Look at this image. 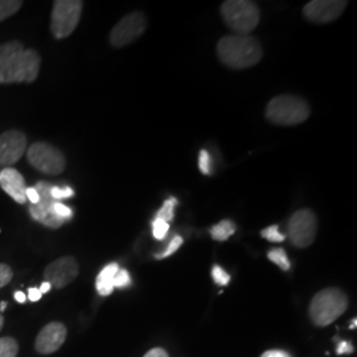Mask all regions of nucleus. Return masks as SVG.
<instances>
[{"instance_id":"393cba45","label":"nucleus","mask_w":357,"mask_h":357,"mask_svg":"<svg viewBox=\"0 0 357 357\" xmlns=\"http://www.w3.org/2000/svg\"><path fill=\"white\" fill-rule=\"evenodd\" d=\"M181 245H183V238H181L180 236H175V237L169 241V243H168V246L165 249V252H163V253H160V255H155V258H156V259L167 258V257H169V255L176 253L178 248H180Z\"/></svg>"},{"instance_id":"ea45409f","label":"nucleus","mask_w":357,"mask_h":357,"mask_svg":"<svg viewBox=\"0 0 357 357\" xmlns=\"http://www.w3.org/2000/svg\"><path fill=\"white\" fill-rule=\"evenodd\" d=\"M3 324H4V318H3V315L0 314V331H1V328H3Z\"/></svg>"},{"instance_id":"5701e85b","label":"nucleus","mask_w":357,"mask_h":357,"mask_svg":"<svg viewBox=\"0 0 357 357\" xmlns=\"http://www.w3.org/2000/svg\"><path fill=\"white\" fill-rule=\"evenodd\" d=\"M168 230H169L168 222L160 220V218H155V220H153V237H155L156 240H165Z\"/></svg>"},{"instance_id":"58836bf2","label":"nucleus","mask_w":357,"mask_h":357,"mask_svg":"<svg viewBox=\"0 0 357 357\" xmlns=\"http://www.w3.org/2000/svg\"><path fill=\"white\" fill-rule=\"evenodd\" d=\"M6 307H7V303H6V302H1V303H0V311H4Z\"/></svg>"},{"instance_id":"f3484780","label":"nucleus","mask_w":357,"mask_h":357,"mask_svg":"<svg viewBox=\"0 0 357 357\" xmlns=\"http://www.w3.org/2000/svg\"><path fill=\"white\" fill-rule=\"evenodd\" d=\"M236 224L230 220H222L211 228V236L216 241H227L230 236L236 233Z\"/></svg>"},{"instance_id":"9b49d317","label":"nucleus","mask_w":357,"mask_h":357,"mask_svg":"<svg viewBox=\"0 0 357 357\" xmlns=\"http://www.w3.org/2000/svg\"><path fill=\"white\" fill-rule=\"evenodd\" d=\"M78 275V264L73 257H61L51 262L44 270V278L56 289H64Z\"/></svg>"},{"instance_id":"4c0bfd02","label":"nucleus","mask_w":357,"mask_h":357,"mask_svg":"<svg viewBox=\"0 0 357 357\" xmlns=\"http://www.w3.org/2000/svg\"><path fill=\"white\" fill-rule=\"evenodd\" d=\"M356 327H357V320L354 319V320H352V323H351V326H349V328H351V330H355V328H356Z\"/></svg>"},{"instance_id":"c9c22d12","label":"nucleus","mask_w":357,"mask_h":357,"mask_svg":"<svg viewBox=\"0 0 357 357\" xmlns=\"http://www.w3.org/2000/svg\"><path fill=\"white\" fill-rule=\"evenodd\" d=\"M51 287L52 286L50 284V283H48V282H43L38 290H40V293L41 294H47L48 291H50V290H51Z\"/></svg>"},{"instance_id":"423d86ee","label":"nucleus","mask_w":357,"mask_h":357,"mask_svg":"<svg viewBox=\"0 0 357 357\" xmlns=\"http://www.w3.org/2000/svg\"><path fill=\"white\" fill-rule=\"evenodd\" d=\"M26 159L38 172L51 176L63 174L66 167L64 153L47 142L32 143L26 151Z\"/></svg>"},{"instance_id":"f8f14e48","label":"nucleus","mask_w":357,"mask_h":357,"mask_svg":"<svg viewBox=\"0 0 357 357\" xmlns=\"http://www.w3.org/2000/svg\"><path fill=\"white\" fill-rule=\"evenodd\" d=\"M344 0H312L303 8V15L312 23H331L336 20L347 7Z\"/></svg>"},{"instance_id":"cd10ccee","label":"nucleus","mask_w":357,"mask_h":357,"mask_svg":"<svg viewBox=\"0 0 357 357\" xmlns=\"http://www.w3.org/2000/svg\"><path fill=\"white\" fill-rule=\"evenodd\" d=\"M51 196L56 202H60L63 199H69V197L75 196V191L70 187H64V188L52 187Z\"/></svg>"},{"instance_id":"a211bd4d","label":"nucleus","mask_w":357,"mask_h":357,"mask_svg":"<svg viewBox=\"0 0 357 357\" xmlns=\"http://www.w3.org/2000/svg\"><path fill=\"white\" fill-rule=\"evenodd\" d=\"M23 6L20 0H0V22L17 13Z\"/></svg>"},{"instance_id":"7ed1b4c3","label":"nucleus","mask_w":357,"mask_h":357,"mask_svg":"<svg viewBox=\"0 0 357 357\" xmlns=\"http://www.w3.org/2000/svg\"><path fill=\"white\" fill-rule=\"evenodd\" d=\"M310 114L311 109L306 100L293 94L274 97L266 107V118L280 126L301 125L307 121Z\"/></svg>"},{"instance_id":"f03ea898","label":"nucleus","mask_w":357,"mask_h":357,"mask_svg":"<svg viewBox=\"0 0 357 357\" xmlns=\"http://www.w3.org/2000/svg\"><path fill=\"white\" fill-rule=\"evenodd\" d=\"M221 63L231 69H248L258 64L264 56L259 41L250 35H227L217 44Z\"/></svg>"},{"instance_id":"a878e982","label":"nucleus","mask_w":357,"mask_h":357,"mask_svg":"<svg viewBox=\"0 0 357 357\" xmlns=\"http://www.w3.org/2000/svg\"><path fill=\"white\" fill-rule=\"evenodd\" d=\"M130 284H131V277H130L128 270L119 268L114 277V289L115 287L125 289V287H128Z\"/></svg>"},{"instance_id":"ddd939ff","label":"nucleus","mask_w":357,"mask_h":357,"mask_svg":"<svg viewBox=\"0 0 357 357\" xmlns=\"http://www.w3.org/2000/svg\"><path fill=\"white\" fill-rule=\"evenodd\" d=\"M26 150V137L19 130H8L0 135V165H15Z\"/></svg>"},{"instance_id":"1a4fd4ad","label":"nucleus","mask_w":357,"mask_h":357,"mask_svg":"<svg viewBox=\"0 0 357 357\" xmlns=\"http://www.w3.org/2000/svg\"><path fill=\"white\" fill-rule=\"evenodd\" d=\"M52 187L53 185L47 181H38L36 187H33L38 193V203L31 204L29 215L40 224L52 229H59L61 225H64L66 220L54 213V204L57 202L51 196Z\"/></svg>"},{"instance_id":"7c9ffc66","label":"nucleus","mask_w":357,"mask_h":357,"mask_svg":"<svg viewBox=\"0 0 357 357\" xmlns=\"http://www.w3.org/2000/svg\"><path fill=\"white\" fill-rule=\"evenodd\" d=\"M354 351H355L354 345H352V343L347 342V340L339 342V344L336 347V354H337L339 356H340V355H349V354H352Z\"/></svg>"},{"instance_id":"bb28decb","label":"nucleus","mask_w":357,"mask_h":357,"mask_svg":"<svg viewBox=\"0 0 357 357\" xmlns=\"http://www.w3.org/2000/svg\"><path fill=\"white\" fill-rule=\"evenodd\" d=\"M212 160H211V155L206 150H202L199 155V168L202 171V174L204 175H211L212 172Z\"/></svg>"},{"instance_id":"6ab92c4d","label":"nucleus","mask_w":357,"mask_h":357,"mask_svg":"<svg viewBox=\"0 0 357 357\" xmlns=\"http://www.w3.org/2000/svg\"><path fill=\"white\" fill-rule=\"evenodd\" d=\"M268 258L273 264H275L278 268H281L283 271H287L290 266H291L289 257H287L286 252L281 249V248L271 249L268 253Z\"/></svg>"},{"instance_id":"473e14b6","label":"nucleus","mask_w":357,"mask_h":357,"mask_svg":"<svg viewBox=\"0 0 357 357\" xmlns=\"http://www.w3.org/2000/svg\"><path fill=\"white\" fill-rule=\"evenodd\" d=\"M26 200H29L31 202V204L35 205L38 203V193L33 187H31V188H26Z\"/></svg>"},{"instance_id":"e433bc0d","label":"nucleus","mask_w":357,"mask_h":357,"mask_svg":"<svg viewBox=\"0 0 357 357\" xmlns=\"http://www.w3.org/2000/svg\"><path fill=\"white\" fill-rule=\"evenodd\" d=\"M15 299L19 302V303H24L26 302V295L22 291H16L15 293Z\"/></svg>"},{"instance_id":"aec40b11","label":"nucleus","mask_w":357,"mask_h":357,"mask_svg":"<svg viewBox=\"0 0 357 357\" xmlns=\"http://www.w3.org/2000/svg\"><path fill=\"white\" fill-rule=\"evenodd\" d=\"M178 204L176 197H169L168 200L165 202L163 206L159 209V212L156 213V218H160L166 222H171L175 217V208Z\"/></svg>"},{"instance_id":"2f4dec72","label":"nucleus","mask_w":357,"mask_h":357,"mask_svg":"<svg viewBox=\"0 0 357 357\" xmlns=\"http://www.w3.org/2000/svg\"><path fill=\"white\" fill-rule=\"evenodd\" d=\"M261 357H291V355L282 349H270V351L264 352Z\"/></svg>"},{"instance_id":"f257e3e1","label":"nucleus","mask_w":357,"mask_h":357,"mask_svg":"<svg viewBox=\"0 0 357 357\" xmlns=\"http://www.w3.org/2000/svg\"><path fill=\"white\" fill-rule=\"evenodd\" d=\"M40 65L38 52L26 50L20 41L0 45V84H31L38 78Z\"/></svg>"},{"instance_id":"2eb2a0df","label":"nucleus","mask_w":357,"mask_h":357,"mask_svg":"<svg viewBox=\"0 0 357 357\" xmlns=\"http://www.w3.org/2000/svg\"><path fill=\"white\" fill-rule=\"evenodd\" d=\"M0 187L8 196H11L13 200L19 204L26 203V187L24 178L19 171L15 168H4L0 172Z\"/></svg>"},{"instance_id":"39448f33","label":"nucleus","mask_w":357,"mask_h":357,"mask_svg":"<svg viewBox=\"0 0 357 357\" xmlns=\"http://www.w3.org/2000/svg\"><path fill=\"white\" fill-rule=\"evenodd\" d=\"M221 16L234 35H249L258 26L261 13L249 0H227L221 4Z\"/></svg>"},{"instance_id":"0eeeda50","label":"nucleus","mask_w":357,"mask_h":357,"mask_svg":"<svg viewBox=\"0 0 357 357\" xmlns=\"http://www.w3.org/2000/svg\"><path fill=\"white\" fill-rule=\"evenodd\" d=\"M82 1L79 0H57L53 3L51 16V32L53 38L70 36L81 19Z\"/></svg>"},{"instance_id":"4468645a","label":"nucleus","mask_w":357,"mask_h":357,"mask_svg":"<svg viewBox=\"0 0 357 357\" xmlns=\"http://www.w3.org/2000/svg\"><path fill=\"white\" fill-rule=\"evenodd\" d=\"M66 327L60 321H52L38 332L35 348L40 355H51L61 348L66 340Z\"/></svg>"},{"instance_id":"9d476101","label":"nucleus","mask_w":357,"mask_h":357,"mask_svg":"<svg viewBox=\"0 0 357 357\" xmlns=\"http://www.w3.org/2000/svg\"><path fill=\"white\" fill-rule=\"evenodd\" d=\"M147 28V19L142 13H131L121 19L110 32V43L115 48H122L141 38Z\"/></svg>"},{"instance_id":"412c9836","label":"nucleus","mask_w":357,"mask_h":357,"mask_svg":"<svg viewBox=\"0 0 357 357\" xmlns=\"http://www.w3.org/2000/svg\"><path fill=\"white\" fill-rule=\"evenodd\" d=\"M19 352V344L13 337L0 339V357H16Z\"/></svg>"},{"instance_id":"f704fd0d","label":"nucleus","mask_w":357,"mask_h":357,"mask_svg":"<svg viewBox=\"0 0 357 357\" xmlns=\"http://www.w3.org/2000/svg\"><path fill=\"white\" fill-rule=\"evenodd\" d=\"M41 295H43V294L40 293V290H38V289H29L28 298H29V301H31V302H38V301H40Z\"/></svg>"},{"instance_id":"dca6fc26","label":"nucleus","mask_w":357,"mask_h":357,"mask_svg":"<svg viewBox=\"0 0 357 357\" xmlns=\"http://www.w3.org/2000/svg\"><path fill=\"white\" fill-rule=\"evenodd\" d=\"M119 270L118 264H110L102 268V271L98 274L97 281H96V287L97 291L101 296H109L114 290V277L116 271Z\"/></svg>"},{"instance_id":"c85d7f7f","label":"nucleus","mask_w":357,"mask_h":357,"mask_svg":"<svg viewBox=\"0 0 357 357\" xmlns=\"http://www.w3.org/2000/svg\"><path fill=\"white\" fill-rule=\"evenodd\" d=\"M13 268H10L8 265H6V264H0V289L7 286L13 280Z\"/></svg>"},{"instance_id":"72a5a7b5","label":"nucleus","mask_w":357,"mask_h":357,"mask_svg":"<svg viewBox=\"0 0 357 357\" xmlns=\"http://www.w3.org/2000/svg\"><path fill=\"white\" fill-rule=\"evenodd\" d=\"M143 357H168V354L163 348H153Z\"/></svg>"},{"instance_id":"c756f323","label":"nucleus","mask_w":357,"mask_h":357,"mask_svg":"<svg viewBox=\"0 0 357 357\" xmlns=\"http://www.w3.org/2000/svg\"><path fill=\"white\" fill-rule=\"evenodd\" d=\"M54 213H56L57 216L64 218V220H70V218L73 217V211H72L69 206L61 204L60 202H57V203L54 204Z\"/></svg>"},{"instance_id":"4be33fe9","label":"nucleus","mask_w":357,"mask_h":357,"mask_svg":"<svg viewBox=\"0 0 357 357\" xmlns=\"http://www.w3.org/2000/svg\"><path fill=\"white\" fill-rule=\"evenodd\" d=\"M261 236L270 243H283L286 240V236L280 231L278 225H271L268 228H265L261 231Z\"/></svg>"},{"instance_id":"b1692460","label":"nucleus","mask_w":357,"mask_h":357,"mask_svg":"<svg viewBox=\"0 0 357 357\" xmlns=\"http://www.w3.org/2000/svg\"><path fill=\"white\" fill-rule=\"evenodd\" d=\"M212 278L218 286H228L229 284V274L218 265H215L212 268Z\"/></svg>"},{"instance_id":"20e7f679","label":"nucleus","mask_w":357,"mask_h":357,"mask_svg":"<svg viewBox=\"0 0 357 357\" xmlns=\"http://www.w3.org/2000/svg\"><path fill=\"white\" fill-rule=\"evenodd\" d=\"M348 308L344 291L336 287L324 289L317 294L310 305V318L318 327H327L339 319Z\"/></svg>"},{"instance_id":"6e6552de","label":"nucleus","mask_w":357,"mask_h":357,"mask_svg":"<svg viewBox=\"0 0 357 357\" xmlns=\"http://www.w3.org/2000/svg\"><path fill=\"white\" fill-rule=\"evenodd\" d=\"M289 240L294 246L305 249L315 241L318 231V220L312 211L301 209L290 217L287 224Z\"/></svg>"}]
</instances>
